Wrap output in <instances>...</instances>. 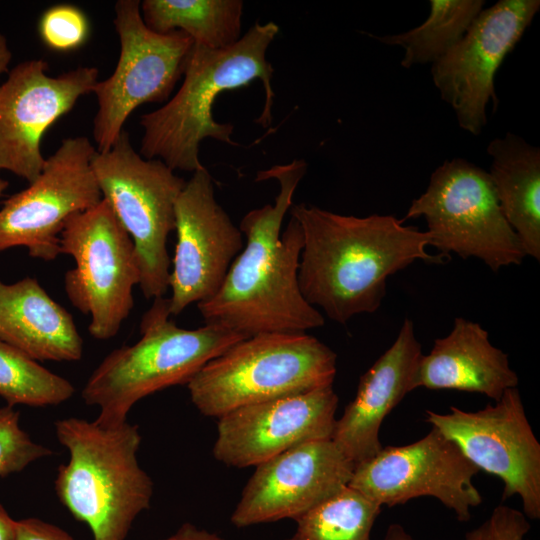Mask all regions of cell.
Listing matches in <instances>:
<instances>
[{
	"instance_id": "1",
	"label": "cell",
	"mask_w": 540,
	"mask_h": 540,
	"mask_svg": "<svg viewBox=\"0 0 540 540\" xmlns=\"http://www.w3.org/2000/svg\"><path fill=\"white\" fill-rule=\"evenodd\" d=\"M306 171L307 163L300 159L257 173L256 182L277 180L279 193L274 204L253 209L242 218V250L218 291L197 304L205 323L220 324L245 337L306 332L324 325L323 315L304 299L299 288L303 235L298 221L291 217L281 233Z\"/></svg>"
},
{
	"instance_id": "2",
	"label": "cell",
	"mask_w": 540,
	"mask_h": 540,
	"mask_svg": "<svg viewBox=\"0 0 540 540\" xmlns=\"http://www.w3.org/2000/svg\"><path fill=\"white\" fill-rule=\"evenodd\" d=\"M290 215L303 235L300 291L310 305L342 325L378 310L389 276L416 260L444 259L426 251V231L392 215H341L304 203L293 204Z\"/></svg>"
},
{
	"instance_id": "3",
	"label": "cell",
	"mask_w": 540,
	"mask_h": 540,
	"mask_svg": "<svg viewBox=\"0 0 540 540\" xmlns=\"http://www.w3.org/2000/svg\"><path fill=\"white\" fill-rule=\"evenodd\" d=\"M279 32L273 21L256 22L232 46L209 49L193 45L177 93L164 106L143 114L144 130L140 154L146 159H159L172 170L194 173L203 168L199 159L200 143L211 138L229 145L234 127L214 119L217 97L229 90L262 82L265 101L255 120L266 128L272 123L274 69L266 52Z\"/></svg>"
},
{
	"instance_id": "4",
	"label": "cell",
	"mask_w": 540,
	"mask_h": 540,
	"mask_svg": "<svg viewBox=\"0 0 540 540\" xmlns=\"http://www.w3.org/2000/svg\"><path fill=\"white\" fill-rule=\"evenodd\" d=\"M55 432L69 452L55 480L59 500L89 526L93 540H125L153 495V482L137 460L138 426L69 417L55 422Z\"/></svg>"
},
{
	"instance_id": "5",
	"label": "cell",
	"mask_w": 540,
	"mask_h": 540,
	"mask_svg": "<svg viewBox=\"0 0 540 540\" xmlns=\"http://www.w3.org/2000/svg\"><path fill=\"white\" fill-rule=\"evenodd\" d=\"M171 316L168 298H155L142 316L141 338L110 352L92 372L81 395L87 405L99 407L97 422L127 421L139 400L187 384L206 363L246 338L216 323L184 329Z\"/></svg>"
},
{
	"instance_id": "6",
	"label": "cell",
	"mask_w": 540,
	"mask_h": 540,
	"mask_svg": "<svg viewBox=\"0 0 540 540\" xmlns=\"http://www.w3.org/2000/svg\"><path fill=\"white\" fill-rule=\"evenodd\" d=\"M337 355L306 332L246 337L206 363L187 383L205 416L333 385Z\"/></svg>"
},
{
	"instance_id": "7",
	"label": "cell",
	"mask_w": 540,
	"mask_h": 540,
	"mask_svg": "<svg viewBox=\"0 0 540 540\" xmlns=\"http://www.w3.org/2000/svg\"><path fill=\"white\" fill-rule=\"evenodd\" d=\"M91 167L102 198L131 237L147 299L169 289V234L175 230V204L186 181L159 159H146L123 130L112 147L96 151Z\"/></svg>"
},
{
	"instance_id": "8",
	"label": "cell",
	"mask_w": 540,
	"mask_h": 540,
	"mask_svg": "<svg viewBox=\"0 0 540 540\" xmlns=\"http://www.w3.org/2000/svg\"><path fill=\"white\" fill-rule=\"evenodd\" d=\"M424 217L429 246L440 255L475 257L492 271L519 265L526 256L500 208L489 173L462 158L445 161L414 199L405 218Z\"/></svg>"
},
{
	"instance_id": "9",
	"label": "cell",
	"mask_w": 540,
	"mask_h": 540,
	"mask_svg": "<svg viewBox=\"0 0 540 540\" xmlns=\"http://www.w3.org/2000/svg\"><path fill=\"white\" fill-rule=\"evenodd\" d=\"M60 254L75 262L64 287L72 305L90 315L89 334L98 340L117 335L133 309L140 271L131 237L103 198L67 221Z\"/></svg>"
},
{
	"instance_id": "10",
	"label": "cell",
	"mask_w": 540,
	"mask_h": 540,
	"mask_svg": "<svg viewBox=\"0 0 540 540\" xmlns=\"http://www.w3.org/2000/svg\"><path fill=\"white\" fill-rule=\"evenodd\" d=\"M140 1L115 3V30L120 55L114 72L98 81L93 93L98 109L93 120L97 151L109 150L129 115L144 103L167 101L184 74L194 42L182 31L159 34L143 21Z\"/></svg>"
},
{
	"instance_id": "11",
	"label": "cell",
	"mask_w": 540,
	"mask_h": 540,
	"mask_svg": "<svg viewBox=\"0 0 540 540\" xmlns=\"http://www.w3.org/2000/svg\"><path fill=\"white\" fill-rule=\"evenodd\" d=\"M97 149L84 136L65 138L45 159L39 176L11 195L0 209V252L22 246L53 261L67 221L102 200L91 159Z\"/></svg>"
},
{
	"instance_id": "12",
	"label": "cell",
	"mask_w": 540,
	"mask_h": 540,
	"mask_svg": "<svg viewBox=\"0 0 540 540\" xmlns=\"http://www.w3.org/2000/svg\"><path fill=\"white\" fill-rule=\"evenodd\" d=\"M426 422L453 441L479 471L502 481L503 501L517 495L525 516L540 518V444L517 387L476 412L455 406L446 414L428 410Z\"/></svg>"
},
{
	"instance_id": "13",
	"label": "cell",
	"mask_w": 540,
	"mask_h": 540,
	"mask_svg": "<svg viewBox=\"0 0 540 540\" xmlns=\"http://www.w3.org/2000/svg\"><path fill=\"white\" fill-rule=\"evenodd\" d=\"M479 469L436 428L404 446H387L355 466L349 487L380 506L392 507L430 496L461 522L482 503L473 484Z\"/></svg>"
},
{
	"instance_id": "14",
	"label": "cell",
	"mask_w": 540,
	"mask_h": 540,
	"mask_svg": "<svg viewBox=\"0 0 540 540\" xmlns=\"http://www.w3.org/2000/svg\"><path fill=\"white\" fill-rule=\"evenodd\" d=\"M540 9L539 0H500L483 9L463 37L432 63L431 75L459 126L479 135L489 101L497 107L494 78Z\"/></svg>"
},
{
	"instance_id": "15",
	"label": "cell",
	"mask_w": 540,
	"mask_h": 540,
	"mask_svg": "<svg viewBox=\"0 0 540 540\" xmlns=\"http://www.w3.org/2000/svg\"><path fill=\"white\" fill-rule=\"evenodd\" d=\"M43 59L16 65L0 85V170L28 184L41 173L45 159L41 140L98 82L96 67H78L57 76L47 74Z\"/></svg>"
},
{
	"instance_id": "16",
	"label": "cell",
	"mask_w": 540,
	"mask_h": 540,
	"mask_svg": "<svg viewBox=\"0 0 540 540\" xmlns=\"http://www.w3.org/2000/svg\"><path fill=\"white\" fill-rule=\"evenodd\" d=\"M175 231L168 298L172 316L212 297L244 246L243 234L218 203L205 167L192 173L177 198Z\"/></svg>"
},
{
	"instance_id": "17",
	"label": "cell",
	"mask_w": 540,
	"mask_h": 540,
	"mask_svg": "<svg viewBox=\"0 0 540 540\" xmlns=\"http://www.w3.org/2000/svg\"><path fill=\"white\" fill-rule=\"evenodd\" d=\"M355 466L332 439L294 446L256 466L231 523L243 528L297 520L348 487Z\"/></svg>"
},
{
	"instance_id": "18",
	"label": "cell",
	"mask_w": 540,
	"mask_h": 540,
	"mask_svg": "<svg viewBox=\"0 0 540 540\" xmlns=\"http://www.w3.org/2000/svg\"><path fill=\"white\" fill-rule=\"evenodd\" d=\"M338 396L333 385L236 408L218 419L213 446L228 466H257L301 443L332 439Z\"/></svg>"
},
{
	"instance_id": "19",
	"label": "cell",
	"mask_w": 540,
	"mask_h": 540,
	"mask_svg": "<svg viewBox=\"0 0 540 540\" xmlns=\"http://www.w3.org/2000/svg\"><path fill=\"white\" fill-rule=\"evenodd\" d=\"M421 345L406 318L392 346L360 377L355 398L336 420L332 440L355 465L381 449V424L412 390Z\"/></svg>"
},
{
	"instance_id": "20",
	"label": "cell",
	"mask_w": 540,
	"mask_h": 540,
	"mask_svg": "<svg viewBox=\"0 0 540 540\" xmlns=\"http://www.w3.org/2000/svg\"><path fill=\"white\" fill-rule=\"evenodd\" d=\"M518 381L508 355L492 345L488 332L479 323L456 317L451 332L436 339L429 354L420 356L412 390L474 392L497 401Z\"/></svg>"
},
{
	"instance_id": "21",
	"label": "cell",
	"mask_w": 540,
	"mask_h": 540,
	"mask_svg": "<svg viewBox=\"0 0 540 540\" xmlns=\"http://www.w3.org/2000/svg\"><path fill=\"white\" fill-rule=\"evenodd\" d=\"M0 340L35 361H78L83 354L72 315L33 277L0 280Z\"/></svg>"
},
{
	"instance_id": "22",
	"label": "cell",
	"mask_w": 540,
	"mask_h": 540,
	"mask_svg": "<svg viewBox=\"0 0 540 540\" xmlns=\"http://www.w3.org/2000/svg\"><path fill=\"white\" fill-rule=\"evenodd\" d=\"M500 208L526 256L540 260V149L507 133L487 146Z\"/></svg>"
},
{
	"instance_id": "23",
	"label": "cell",
	"mask_w": 540,
	"mask_h": 540,
	"mask_svg": "<svg viewBox=\"0 0 540 540\" xmlns=\"http://www.w3.org/2000/svg\"><path fill=\"white\" fill-rule=\"evenodd\" d=\"M241 0H144L146 26L159 34L182 31L194 44L223 49L241 38Z\"/></svg>"
},
{
	"instance_id": "24",
	"label": "cell",
	"mask_w": 540,
	"mask_h": 540,
	"mask_svg": "<svg viewBox=\"0 0 540 540\" xmlns=\"http://www.w3.org/2000/svg\"><path fill=\"white\" fill-rule=\"evenodd\" d=\"M484 4L482 0H431L430 14L421 25L401 34L374 37L405 50L404 68L434 63L463 37Z\"/></svg>"
},
{
	"instance_id": "25",
	"label": "cell",
	"mask_w": 540,
	"mask_h": 540,
	"mask_svg": "<svg viewBox=\"0 0 540 540\" xmlns=\"http://www.w3.org/2000/svg\"><path fill=\"white\" fill-rule=\"evenodd\" d=\"M381 506L351 487L306 512L287 540H371Z\"/></svg>"
},
{
	"instance_id": "26",
	"label": "cell",
	"mask_w": 540,
	"mask_h": 540,
	"mask_svg": "<svg viewBox=\"0 0 540 540\" xmlns=\"http://www.w3.org/2000/svg\"><path fill=\"white\" fill-rule=\"evenodd\" d=\"M74 386L0 340V396L8 406H54L69 400Z\"/></svg>"
},
{
	"instance_id": "27",
	"label": "cell",
	"mask_w": 540,
	"mask_h": 540,
	"mask_svg": "<svg viewBox=\"0 0 540 540\" xmlns=\"http://www.w3.org/2000/svg\"><path fill=\"white\" fill-rule=\"evenodd\" d=\"M38 33L49 49L70 52L86 43L90 35V23L86 14L77 6L57 4L42 13Z\"/></svg>"
},
{
	"instance_id": "28",
	"label": "cell",
	"mask_w": 540,
	"mask_h": 540,
	"mask_svg": "<svg viewBox=\"0 0 540 540\" xmlns=\"http://www.w3.org/2000/svg\"><path fill=\"white\" fill-rule=\"evenodd\" d=\"M35 443L19 425V413L11 406L0 408V476L22 471L30 463L51 455Z\"/></svg>"
},
{
	"instance_id": "29",
	"label": "cell",
	"mask_w": 540,
	"mask_h": 540,
	"mask_svg": "<svg viewBox=\"0 0 540 540\" xmlns=\"http://www.w3.org/2000/svg\"><path fill=\"white\" fill-rule=\"evenodd\" d=\"M527 519L522 511L500 504L464 540H524L531 527Z\"/></svg>"
},
{
	"instance_id": "30",
	"label": "cell",
	"mask_w": 540,
	"mask_h": 540,
	"mask_svg": "<svg viewBox=\"0 0 540 540\" xmlns=\"http://www.w3.org/2000/svg\"><path fill=\"white\" fill-rule=\"evenodd\" d=\"M14 540H74L63 529L38 518L16 521Z\"/></svg>"
},
{
	"instance_id": "31",
	"label": "cell",
	"mask_w": 540,
	"mask_h": 540,
	"mask_svg": "<svg viewBox=\"0 0 540 540\" xmlns=\"http://www.w3.org/2000/svg\"><path fill=\"white\" fill-rule=\"evenodd\" d=\"M162 540H225L219 535L198 528L191 523H184L178 530Z\"/></svg>"
},
{
	"instance_id": "32",
	"label": "cell",
	"mask_w": 540,
	"mask_h": 540,
	"mask_svg": "<svg viewBox=\"0 0 540 540\" xmlns=\"http://www.w3.org/2000/svg\"><path fill=\"white\" fill-rule=\"evenodd\" d=\"M16 521L13 520L5 508L0 504V540H14Z\"/></svg>"
},
{
	"instance_id": "33",
	"label": "cell",
	"mask_w": 540,
	"mask_h": 540,
	"mask_svg": "<svg viewBox=\"0 0 540 540\" xmlns=\"http://www.w3.org/2000/svg\"><path fill=\"white\" fill-rule=\"evenodd\" d=\"M383 540H414L413 537L406 532L400 524L394 523L389 525Z\"/></svg>"
},
{
	"instance_id": "34",
	"label": "cell",
	"mask_w": 540,
	"mask_h": 540,
	"mask_svg": "<svg viewBox=\"0 0 540 540\" xmlns=\"http://www.w3.org/2000/svg\"><path fill=\"white\" fill-rule=\"evenodd\" d=\"M11 58L12 53L8 47L7 40L5 36L0 33V74L8 70Z\"/></svg>"
},
{
	"instance_id": "35",
	"label": "cell",
	"mask_w": 540,
	"mask_h": 540,
	"mask_svg": "<svg viewBox=\"0 0 540 540\" xmlns=\"http://www.w3.org/2000/svg\"><path fill=\"white\" fill-rule=\"evenodd\" d=\"M7 186H8V182L6 180L0 178V196L3 194V192L5 191Z\"/></svg>"
}]
</instances>
